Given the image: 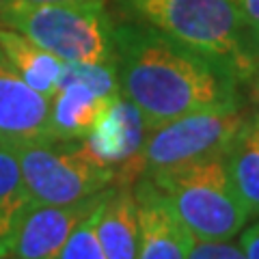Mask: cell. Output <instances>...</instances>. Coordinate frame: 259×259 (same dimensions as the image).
Instances as JSON below:
<instances>
[{"mask_svg": "<svg viewBox=\"0 0 259 259\" xmlns=\"http://www.w3.org/2000/svg\"><path fill=\"white\" fill-rule=\"evenodd\" d=\"M119 93L153 130L190 112L242 106L240 80L223 65L147 24H115Z\"/></svg>", "mask_w": 259, "mask_h": 259, "instance_id": "cell-1", "label": "cell"}, {"mask_svg": "<svg viewBox=\"0 0 259 259\" xmlns=\"http://www.w3.org/2000/svg\"><path fill=\"white\" fill-rule=\"evenodd\" d=\"M121 5L130 20L216 61L240 84L259 74V46L233 0H121Z\"/></svg>", "mask_w": 259, "mask_h": 259, "instance_id": "cell-2", "label": "cell"}, {"mask_svg": "<svg viewBox=\"0 0 259 259\" xmlns=\"http://www.w3.org/2000/svg\"><path fill=\"white\" fill-rule=\"evenodd\" d=\"M194 240H231L250 221L225 153L147 173Z\"/></svg>", "mask_w": 259, "mask_h": 259, "instance_id": "cell-3", "label": "cell"}, {"mask_svg": "<svg viewBox=\"0 0 259 259\" xmlns=\"http://www.w3.org/2000/svg\"><path fill=\"white\" fill-rule=\"evenodd\" d=\"M0 26L26 35L63 63L115 61V24L104 3L26 5L13 0Z\"/></svg>", "mask_w": 259, "mask_h": 259, "instance_id": "cell-4", "label": "cell"}, {"mask_svg": "<svg viewBox=\"0 0 259 259\" xmlns=\"http://www.w3.org/2000/svg\"><path fill=\"white\" fill-rule=\"evenodd\" d=\"M35 203H74L115 184V171L87 153L80 141H32L13 145Z\"/></svg>", "mask_w": 259, "mask_h": 259, "instance_id": "cell-5", "label": "cell"}, {"mask_svg": "<svg viewBox=\"0 0 259 259\" xmlns=\"http://www.w3.org/2000/svg\"><path fill=\"white\" fill-rule=\"evenodd\" d=\"M244 119L242 106H233L190 112L149 130L141 151L143 175L225 153Z\"/></svg>", "mask_w": 259, "mask_h": 259, "instance_id": "cell-6", "label": "cell"}, {"mask_svg": "<svg viewBox=\"0 0 259 259\" xmlns=\"http://www.w3.org/2000/svg\"><path fill=\"white\" fill-rule=\"evenodd\" d=\"M119 95L115 61L65 63L59 89L50 97V136L82 141Z\"/></svg>", "mask_w": 259, "mask_h": 259, "instance_id": "cell-7", "label": "cell"}, {"mask_svg": "<svg viewBox=\"0 0 259 259\" xmlns=\"http://www.w3.org/2000/svg\"><path fill=\"white\" fill-rule=\"evenodd\" d=\"M147 132L141 110L119 95L80 143L95 162L115 171V186H134L143 177L141 151Z\"/></svg>", "mask_w": 259, "mask_h": 259, "instance_id": "cell-8", "label": "cell"}, {"mask_svg": "<svg viewBox=\"0 0 259 259\" xmlns=\"http://www.w3.org/2000/svg\"><path fill=\"white\" fill-rule=\"evenodd\" d=\"M106 190L74 203H30L24 207L3 253L18 259H56L71 231L102 203Z\"/></svg>", "mask_w": 259, "mask_h": 259, "instance_id": "cell-9", "label": "cell"}, {"mask_svg": "<svg viewBox=\"0 0 259 259\" xmlns=\"http://www.w3.org/2000/svg\"><path fill=\"white\" fill-rule=\"evenodd\" d=\"M139 203V259H186L192 236L149 177L132 186Z\"/></svg>", "mask_w": 259, "mask_h": 259, "instance_id": "cell-10", "label": "cell"}, {"mask_svg": "<svg viewBox=\"0 0 259 259\" xmlns=\"http://www.w3.org/2000/svg\"><path fill=\"white\" fill-rule=\"evenodd\" d=\"M50 136V100L18 76L0 54V143L22 145Z\"/></svg>", "mask_w": 259, "mask_h": 259, "instance_id": "cell-11", "label": "cell"}, {"mask_svg": "<svg viewBox=\"0 0 259 259\" xmlns=\"http://www.w3.org/2000/svg\"><path fill=\"white\" fill-rule=\"evenodd\" d=\"M95 229L108 259H139V203L132 186H108L97 205Z\"/></svg>", "mask_w": 259, "mask_h": 259, "instance_id": "cell-12", "label": "cell"}, {"mask_svg": "<svg viewBox=\"0 0 259 259\" xmlns=\"http://www.w3.org/2000/svg\"><path fill=\"white\" fill-rule=\"evenodd\" d=\"M0 54L35 91L46 95L48 100L56 93L65 67L59 56L44 50L26 35L7 26H0Z\"/></svg>", "mask_w": 259, "mask_h": 259, "instance_id": "cell-13", "label": "cell"}, {"mask_svg": "<svg viewBox=\"0 0 259 259\" xmlns=\"http://www.w3.org/2000/svg\"><path fill=\"white\" fill-rule=\"evenodd\" d=\"M227 171L250 218H259V112L244 123L225 151Z\"/></svg>", "mask_w": 259, "mask_h": 259, "instance_id": "cell-14", "label": "cell"}, {"mask_svg": "<svg viewBox=\"0 0 259 259\" xmlns=\"http://www.w3.org/2000/svg\"><path fill=\"white\" fill-rule=\"evenodd\" d=\"M28 203L30 194L24 182L18 153L11 145L0 143V253Z\"/></svg>", "mask_w": 259, "mask_h": 259, "instance_id": "cell-15", "label": "cell"}, {"mask_svg": "<svg viewBox=\"0 0 259 259\" xmlns=\"http://www.w3.org/2000/svg\"><path fill=\"white\" fill-rule=\"evenodd\" d=\"M97 207L89 216H84L78 223V227L71 231L69 240L65 242L56 259H108L102 248V242L97 238Z\"/></svg>", "mask_w": 259, "mask_h": 259, "instance_id": "cell-16", "label": "cell"}, {"mask_svg": "<svg viewBox=\"0 0 259 259\" xmlns=\"http://www.w3.org/2000/svg\"><path fill=\"white\" fill-rule=\"evenodd\" d=\"M186 259H246V255L231 240H192Z\"/></svg>", "mask_w": 259, "mask_h": 259, "instance_id": "cell-17", "label": "cell"}, {"mask_svg": "<svg viewBox=\"0 0 259 259\" xmlns=\"http://www.w3.org/2000/svg\"><path fill=\"white\" fill-rule=\"evenodd\" d=\"M233 3L238 5L250 35H253L255 44L259 46V0H233Z\"/></svg>", "mask_w": 259, "mask_h": 259, "instance_id": "cell-18", "label": "cell"}, {"mask_svg": "<svg viewBox=\"0 0 259 259\" xmlns=\"http://www.w3.org/2000/svg\"><path fill=\"white\" fill-rule=\"evenodd\" d=\"M240 246L244 250L246 259H259V218L250 227L242 229Z\"/></svg>", "mask_w": 259, "mask_h": 259, "instance_id": "cell-19", "label": "cell"}, {"mask_svg": "<svg viewBox=\"0 0 259 259\" xmlns=\"http://www.w3.org/2000/svg\"><path fill=\"white\" fill-rule=\"evenodd\" d=\"M18 3H26V5H67V3H104V0H18Z\"/></svg>", "mask_w": 259, "mask_h": 259, "instance_id": "cell-20", "label": "cell"}, {"mask_svg": "<svg viewBox=\"0 0 259 259\" xmlns=\"http://www.w3.org/2000/svg\"><path fill=\"white\" fill-rule=\"evenodd\" d=\"M9 5H11V0H0V24H3V15L9 9Z\"/></svg>", "mask_w": 259, "mask_h": 259, "instance_id": "cell-21", "label": "cell"}, {"mask_svg": "<svg viewBox=\"0 0 259 259\" xmlns=\"http://www.w3.org/2000/svg\"><path fill=\"white\" fill-rule=\"evenodd\" d=\"M0 259H18V257H13V255H7V253H0Z\"/></svg>", "mask_w": 259, "mask_h": 259, "instance_id": "cell-22", "label": "cell"}]
</instances>
